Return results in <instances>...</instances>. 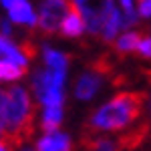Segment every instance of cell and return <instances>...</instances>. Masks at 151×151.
Returning a JSON list of instances; mask_svg holds the SVG:
<instances>
[{
    "label": "cell",
    "mask_w": 151,
    "mask_h": 151,
    "mask_svg": "<svg viewBox=\"0 0 151 151\" xmlns=\"http://www.w3.org/2000/svg\"><path fill=\"white\" fill-rule=\"evenodd\" d=\"M147 101L145 91H123L115 95L109 103L99 107L93 115L87 119V131H121L135 123L143 113V107Z\"/></svg>",
    "instance_id": "1"
},
{
    "label": "cell",
    "mask_w": 151,
    "mask_h": 151,
    "mask_svg": "<svg viewBox=\"0 0 151 151\" xmlns=\"http://www.w3.org/2000/svg\"><path fill=\"white\" fill-rule=\"evenodd\" d=\"M36 105L30 101V95L22 87L8 89V107H6V127L0 139L8 141L14 147L30 141L35 133Z\"/></svg>",
    "instance_id": "2"
},
{
    "label": "cell",
    "mask_w": 151,
    "mask_h": 151,
    "mask_svg": "<svg viewBox=\"0 0 151 151\" xmlns=\"http://www.w3.org/2000/svg\"><path fill=\"white\" fill-rule=\"evenodd\" d=\"M73 2L81 12L83 20L87 24V30L93 36H101L109 14L115 8L113 0H73Z\"/></svg>",
    "instance_id": "3"
},
{
    "label": "cell",
    "mask_w": 151,
    "mask_h": 151,
    "mask_svg": "<svg viewBox=\"0 0 151 151\" xmlns=\"http://www.w3.org/2000/svg\"><path fill=\"white\" fill-rule=\"evenodd\" d=\"M73 6H75L73 0H45L35 28H38L45 36L55 35L57 30H60V24L73 10Z\"/></svg>",
    "instance_id": "4"
},
{
    "label": "cell",
    "mask_w": 151,
    "mask_h": 151,
    "mask_svg": "<svg viewBox=\"0 0 151 151\" xmlns=\"http://www.w3.org/2000/svg\"><path fill=\"white\" fill-rule=\"evenodd\" d=\"M151 135V121H145L137 127L129 129L127 133L119 135L117 137V143H119V149L121 151H135L139 149L141 145L147 141V137Z\"/></svg>",
    "instance_id": "5"
},
{
    "label": "cell",
    "mask_w": 151,
    "mask_h": 151,
    "mask_svg": "<svg viewBox=\"0 0 151 151\" xmlns=\"http://www.w3.org/2000/svg\"><path fill=\"white\" fill-rule=\"evenodd\" d=\"M81 147L85 151H121L117 139H109L97 131H87V129H83L81 133Z\"/></svg>",
    "instance_id": "6"
},
{
    "label": "cell",
    "mask_w": 151,
    "mask_h": 151,
    "mask_svg": "<svg viewBox=\"0 0 151 151\" xmlns=\"http://www.w3.org/2000/svg\"><path fill=\"white\" fill-rule=\"evenodd\" d=\"M101 75L99 73H95V70H87V73H83L81 77H79V81L75 85V95H77V99H81V101H89L91 97H95V93L99 91V87H101Z\"/></svg>",
    "instance_id": "7"
},
{
    "label": "cell",
    "mask_w": 151,
    "mask_h": 151,
    "mask_svg": "<svg viewBox=\"0 0 151 151\" xmlns=\"http://www.w3.org/2000/svg\"><path fill=\"white\" fill-rule=\"evenodd\" d=\"M36 151H75L73 141L65 133H47L42 139L36 143Z\"/></svg>",
    "instance_id": "8"
},
{
    "label": "cell",
    "mask_w": 151,
    "mask_h": 151,
    "mask_svg": "<svg viewBox=\"0 0 151 151\" xmlns=\"http://www.w3.org/2000/svg\"><path fill=\"white\" fill-rule=\"evenodd\" d=\"M85 28H87V24H85V20H83L79 8L73 6V10H70L69 14H67V18L63 20L58 32L65 36V38H79V36L85 32Z\"/></svg>",
    "instance_id": "9"
},
{
    "label": "cell",
    "mask_w": 151,
    "mask_h": 151,
    "mask_svg": "<svg viewBox=\"0 0 151 151\" xmlns=\"http://www.w3.org/2000/svg\"><path fill=\"white\" fill-rule=\"evenodd\" d=\"M147 32V30H145ZM143 30H133V32H125L123 36H119L115 42H113V50H115L119 57H125L127 52H135L137 45L141 42V38L145 36Z\"/></svg>",
    "instance_id": "10"
},
{
    "label": "cell",
    "mask_w": 151,
    "mask_h": 151,
    "mask_svg": "<svg viewBox=\"0 0 151 151\" xmlns=\"http://www.w3.org/2000/svg\"><path fill=\"white\" fill-rule=\"evenodd\" d=\"M10 12V20L12 22H18V24H32L36 26V18H35V12L30 8V4L22 0V2H18V4H14L12 8H8Z\"/></svg>",
    "instance_id": "11"
},
{
    "label": "cell",
    "mask_w": 151,
    "mask_h": 151,
    "mask_svg": "<svg viewBox=\"0 0 151 151\" xmlns=\"http://www.w3.org/2000/svg\"><path fill=\"white\" fill-rule=\"evenodd\" d=\"M63 121V107H47L42 113V123L40 127L45 133H55Z\"/></svg>",
    "instance_id": "12"
},
{
    "label": "cell",
    "mask_w": 151,
    "mask_h": 151,
    "mask_svg": "<svg viewBox=\"0 0 151 151\" xmlns=\"http://www.w3.org/2000/svg\"><path fill=\"white\" fill-rule=\"evenodd\" d=\"M121 26H123V18H121L119 10L113 8V12L109 14V18H107V22H105L103 32H101V40H105V42H113Z\"/></svg>",
    "instance_id": "13"
},
{
    "label": "cell",
    "mask_w": 151,
    "mask_h": 151,
    "mask_svg": "<svg viewBox=\"0 0 151 151\" xmlns=\"http://www.w3.org/2000/svg\"><path fill=\"white\" fill-rule=\"evenodd\" d=\"M45 63H47L48 69H52V70H67L69 55L57 52L52 48H45Z\"/></svg>",
    "instance_id": "14"
},
{
    "label": "cell",
    "mask_w": 151,
    "mask_h": 151,
    "mask_svg": "<svg viewBox=\"0 0 151 151\" xmlns=\"http://www.w3.org/2000/svg\"><path fill=\"white\" fill-rule=\"evenodd\" d=\"M24 75H26V67L0 60V79H4V81H16V79H20Z\"/></svg>",
    "instance_id": "15"
},
{
    "label": "cell",
    "mask_w": 151,
    "mask_h": 151,
    "mask_svg": "<svg viewBox=\"0 0 151 151\" xmlns=\"http://www.w3.org/2000/svg\"><path fill=\"white\" fill-rule=\"evenodd\" d=\"M6 107H8V91L0 89V135L6 127Z\"/></svg>",
    "instance_id": "16"
},
{
    "label": "cell",
    "mask_w": 151,
    "mask_h": 151,
    "mask_svg": "<svg viewBox=\"0 0 151 151\" xmlns=\"http://www.w3.org/2000/svg\"><path fill=\"white\" fill-rule=\"evenodd\" d=\"M139 57H143V58H151V36H143L141 38V42L137 45V50H135Z\"/></svg>",
    "instance_id": "17"
},
{
    "label": "cell",
    "mask_w": 151,
    "mask_h": 151,
    "mask_svg": "<svg viewBox=\"0 0 151 151\" xmlns=\"http://www.w3.org/2000/svg\"><path fill=\"white\" fill-rule=\"evenodd\" d=\"M18 48H20V52H22L26 58H35L36 57V45H35V42H30L28 38H24L22 42L18 45Z\"/></svg>",
    "instance_id": "18"
},
{
    "label": "cell",
    "mask_w": 151,
    "mask_h": 151,
    "mask_svg": "<svg viewBox=\"0 0 151 151\" xmlns=\"http://www.w3.org/2000/svg\"><path fill=\"white\" fill-rule=\"evenodd\" d=\"M139 14L143 18H149L151 16V0H143L139 4Z\"/></svg>",
    "instance_id": "19"
},
{
    "label": "cell",
    "mask_w": 151,
    "mask_h": 151,
    "mask_svg": "<svg viewBox=\"0 0 151 151\" xmlns=\"http://www.w3.org/2000/svg\"><path fill=\"white\" fill-rule=\"evenodd\" d=\"M16 147L14 145H10L8 141H4V139H0V151H14Z\"/></svg>",
    "instance_id": "20"
},
{
    "label": "cell",
    "mask_w": 151,
    "mask_h": 151,
    "mask_svg": "<svg viewBox=\"0 0 151 151\" xmlns=\"http://www.w3.org/2000/svg\"><path fill=\"white\" fill-rule=\"evenodd\" d=\"M0 2H2L6 8H12L14 4H18V2H22V0H0Z\"/></svg>",
    "instance_id": "21"
},
{
    "label": "cell",
    "mask_w": 151,
    "mask_h": 151,
    "mask_svg": "<svg viewBox=\"0 0 151 151\" xmlns=\"http://www.w3.org/2000/svg\"><path fill=\"white\" fill-rule=\"evenodd\" d=\"M24 151H30V149H24Z\"/></svg>",
    "instance_id": "22"
},
{
    "label": "cell",
    "mask_w": 151,
    "mask_h": 151,
    "mask_svg": "<svg viewBox=\"0 0 151 151\" xmlns=\"http://www.w3.org/2000/svg\"><path fill=\"white\" fill-rule=\"evenodd\" d=\"M149 109H151V107H149Z\"/></svg>",
    "instance_id": "23"
}]
</instances>
